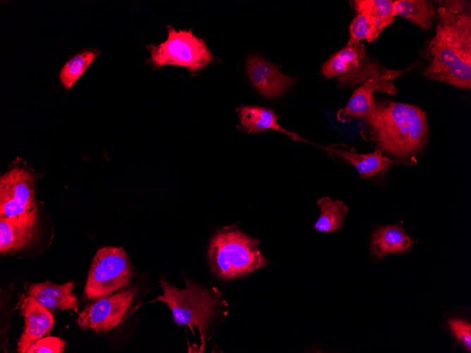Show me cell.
<instances>
[{
  "mask_svg": "<svg viewBox=\"0 0 471 353\" xmlns=\"http://www.w3.org/2000/svg\"><path fill=\"white\" fill-rule=\"evenodd\" d=\"M415 242L398 225L379 227L373 233L371 252L379 259L392 253L408 250Z\"/></svg>",
  "mask_w": 471,
  "mask_h": 353,
  "instance_id": "16",
  "label": "cell"
},
{
  "mask_svg": "<svg viewBox=\"0 0 471 353\" xmlns=\"http://www.w3.org/2000/svg\"><path fill=\"white\" fill-rule=\"evenodd\" d=\"M322 74L337 78L341 85H355L384 77L394 78L400 72L389 70L372 61L362 43L346 45L324 63Z\"/></svg>",
  "mask_w": 471,
  "mask_h": 353,
  "instance_id": "7",
  "label": "cell"
},
{
  "mask_svg": "<svg viewBox=\"0 0 471 353\" xmlns=\"http://www.w3.org/2000/svg\"><path fill=\"white\" fill-rule=\"evenodd\" d=\"M357 13L349 26L350 39L347 45L360 43L363 39L372 42L384 30L381 23L367 11Z\"/></svg>",
  "mask_w": 471,
  "mask_h": 353,
  "instance_id": "21",
  "label": "cell"
},
{
  "mask_svg": "<svg viewBox=\"0 0 471 353\" xmlns=\"http://www.w3.org/2000/svg\"><path fill=\"white\" fill-rule=\"evenodd\" d=\"M137 292V288L129 287L94 299L78 314V326L97 333L114 328L123 321Z\"/></svg>",
  "mask_w": 471,
  "mask_h": 353,
  "instance_id": "9",
  "label": "cell"
},
{
  "mask_svg": "<svg viewBox=\"0 0 471 353\" xmlns=\"http://www.w3.org/2000/svg\"><path fill=\"white\" fill-rule=\"evenodd\" d=\"M448 324L457 340L471 352V324L460 318H450Z\"/></svg>",
  "mask_w": 471,
  "mask_h": 353,
  "instance_id": "24",
  "label": "cell"
},
{
  "mask_svg": "<svg viewBox=\"0 0 471 353\" xmlns=\"http://www.w3.org/2000/svg\"><path fill=\"white\" fill-rule=\"evenodd\" d=\"M75 285L73 282L58 285L47 280L31 284L28 287L27 295L48 309L61 311L71 309L78 313V299L73 292Z\"/></svg>",
  "mask_w": 471,
  "mask_h": 353,
  "instance_id": "13",
  "label": "cell"
},
{
  "mask_svg": "<svg viewBox=\"0 0 471 353\" xmlns=\"http://www.w3.org/2000/svg\"><path fill=\"white\" fill-rule=\"evenodd\" d=\"M167 30L168 37L164 42L147 47L153 66H178L198 70L212 61V54L203 39L195 36L191 30H176L171 26Z\"/></svg>",
  "mask_w": 471,
  "mask_h": 353,
  "instance_id": "6",
  "label": "cell"
},
{
  "mask_svg": "<svg viewBox=\"0 0 471 353\" xmlns=\"http://www.w3.org/2000/svg\"><path fill=\"white\" fill-rule=\"evenodd\" d=\"M436 14L438 23L435 35L427 46L429 65L424 75L436 81L470 89V1H442Z\"/></svg>",
  "mask_w": 471,
  "mask_h": 353,
  "instance_id": "1",
  "label": "cell"
},
{
  "mask_svg": "<svg viewBox=\"0 0 471 353\" xmlns=\"http://www.w3.org/2000/svg\"><path fill=\"white\" fill-rule=\"evenodd\" d=\"M19 309L24 319V328L18 341L17 350L19 353H25L33 342L51 333L55 319L48 308L29 295L20 299Z\"/></svg>",
  "mask_w": 471,
  "mask_h": 353,
  "instance_id": "10",
  "label": "cell"
},
{
  "mask_svg": "<svg viewBox=\"0 0 471 353\" xmlns=\"http://www.w3.org/2000/svg\"><path fill=\"white\" fill-rule=\"evenodd\" d=\"M393 3L391 0H355L353 6L357 13L367 11L386 28L394 22Z\"/></svg>",
  "mask_w": 471,
  "mask_h": 353,
  "instance_id": "22",
  "label": "cell"
},
{
  "mask_svg": "<svg viewBox=\"0 0 471 353\" xmlns=\"http://www.w3.org/2000/svg\"><path fill=\"white\" fill-rule=\"evenodd\" d=\"M392 79L390 77L373 78L365 82L357 88L346 106L338 113V118L341 120H351L353 118L368 116L375 106L374 92H383L391 95L396 94L395 87L389 83Z\"/></svg>",
  "mask_w": 471,
  "mask_h": 353,
  "instance_id": "12",
  "label": "cell"
},
{
  "mask_svg": "<svg viewBox=\"0 0 471 353\" xmlns=\"http://www.w3.org/2000/svg\"><path fill=\"white\" fill-rule=\"evenodd\" d=\"M100 51L86 49L71 57L61 68L59 78L66 90L70 89L90 67Z\"/></svg>",
  "mask_w": 471,
  "mask_h": 353,
  "instance_id": "20",
  "label": "cell"
},
{
  "mask_svg": "<svg viewBox=\"0 0 471 353\" xmlns=\"http://www.w3.org/2000/svg\"><path fill=\"white\" fill-rule=\"evenodd\" d=\"M66 344L60 337L49 335L33 342L25 353H63Z\"/></svg>",
  "mask_w": 471,
  "mask_h": 353,
  "instance_id": "23",
  "label": "cell"
},
{
  "mask_svg": "<svg viewBox=\"0 0 471 353\" xmlns=\"http://www.w3.org/2000/svg\"><path fill=\"white\" fill-rule=\"evenodd\" d=\"M237 111L241 125L249 133L273 130L283 133L293 140H303L297 134L282 128L277 122L276 115L271 109L257 106H243Z\"/></svg>",
  "mask_w": 471,
  "mask_h": 353,
  "instance_id": "15",
  "label": "cell"
},
{
  "mask_svg": "<svg viewBox=\"0 0 471 353\" xmlns=\"http://www.w3.org/2000/svg\"><path fill=\"white\" fill-rule=\"evenodd\" d=\"M185 287L179 289L161 278L160 286L163 295L154 300L167 304L178 326H188L193 335L194 326L199 330L201 340L200 352H203L205 346L207 329L214 318L220 295L185 279Z\"/></svg>",
  "mask_w": 471,
  "mask_h": 353,
  "instance_id": "4",
  "label": "cell"
},
{
  "mask_svg": "<svg viewBox=\"0 0 471 353\" xmlns=\"http://www.w3.org/2000/svg\"><path fill=\"white\" fill-rule=\"evenodd\" d=\"M378 147L397 157L411 156L423 149L428 134L426 113L405 103L376 102L365 118Z\"/></svg>",
  "mask_w": 471,
  "mask_h": 353,
  "instance_id": "2",
  "label": "cell"
},
{
  "mask_svg": "<svg viewBox=\"0 0 471 353\" xmlns=\"http://www.w3.org/2000/svg\"><path fill=\"white\" fill-rule=\"evenodd\" d=\"M317 206L321 213L313 228L326 233L338 230L348 212V206L342 201H334L329 197L319 199Z\"/></svg>",
  "mask_w": 471,
  "mask_h": 353,
  "instance_id": "19",
  "label": "cell"
},
{
  "mask_svg": "<svg viewBox=\"0 0 471 353\" xmlns=\"http://www.w3.org/2000/svg\"><path fill=\"white\" fill-rule=\"evenodd\" d=\"M394 16L408 19L421 29L428 30L436 14L432 1L426 0H397L393 3Z\"/></svg>",
  "mask_w": 471,
  "mask_h": 353,
  "instance_id": "18",
  "label": "cell"
},
{
  "mask_svg": "<svg viewBox=\"0 0 471 353\" xmlns=\"http://www.w3.org/2000/svg\"><path fill=\"white\" fill-rule=\"evenodd\" d=\"M249 79L256 89L267 98L282 94L295 79L281 73L272 63L257 55H250L246 63Z\"/></svg>",
  "mask_w": 471,
  "mask_h": 353,
  "instance_id": "11",
  "label": "cell"
},
{
  "mask_svg": "<svg viewBox=\"0 0 471 353\" xmlns=\"http://www.w3.org/2000/svg\"><path fill=\"white\" fill-rule=\"evenodd\" d=\"M0 216L18 223L35 225L37 207L34 179L24 168L14 167L1 177Z\"/></svg>",
  "mask_w": 471,
  "mask_h": 353,
  "instance_id": "8",
  "label": "cell"
},
{
  "mask_svg": "<svg viewBox=\"0 0 471 353\" xmlns=\"http://www.w3.org/2000/svg\"><path fill=\"white\" fill-rule=\"evenodd\" d=\"M133 268L123 247H103L94 254L84 288L90 300L123 289L130 282Z\"/></svg>",
  "mask_w": 471,
  "mask_h": 353,
  "instance_id": "5",
  "label": "cell"
},
{
  "mask_svg": "<svg viewBox=\"0 0 471 353\" xmlns=\"http://www.w3.org/2000/svg\"><path fill=\"white\" fill-rule=\"evenodd\" d=\"M35 225L0 218V252L1 254L23 249L33 239Z\"/></svg>",
  "mask_w": 471,
  "mask_h": 353,
  "instance_id": "17",
  "label": "cell"
},
{
  "mask_svg": "<svg viewBox=\"0 0 471 353\" xmlns=\"http://www.w3.org/2000/svg\"><path fill=\"white\" fill-rule=\"evenodd\" d=\"M326 149L345 159L355 168L362 178H369L385 173L392 163L389 158L382 155L379 149L369 154H359L354 149H348L343 145L342 147L331 146Z\"/></svg>",
  "mask_w": 471,
  "mask_h": 353,
  "instance_id": "14",
  "label": "cell"
},
{
  "mask_svg": "<svg viewBox=\"0 0 471 353\" xmlns=\"http://www.w3.org/2000/svg\"><path fill=\"white\" fill-rule=\"evenodd\" d=\"M259 240L236 226L219 230L212 238L208 258L212 271L230 280L245 276L268 264L259 249Z\"/></svg>",
  "mask_w": 471,
  "mask_h": 353,
  "instance_id": "3",
  "label": "cell"
}]
</instances>
